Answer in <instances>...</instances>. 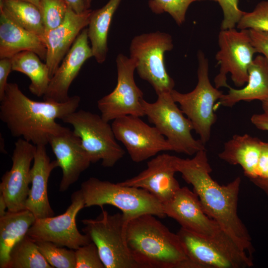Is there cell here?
I'll return each mask as SVG.
<instances>
[{"label": "cell", "mask_w": 268, "mask_h": 268, "mask_svg": "<svg viewBox=\"0 0 268 268\" xmlns=\"http://www.w3.org/2000/svg\"><path fill=\"white\" fill-rule=\"evenodd\" d=\"M125 237L140 268H198L188 258L177 234L155 215L145 214L130 220Z\"/></svg>", "instance_id": "obj_3"}, {"label": "cell", "mask_w": 268, "mask_h": 268, "mask_svg": "<svg viewBox=\"0 0 268 268\" xmlns=\"http://www.w3.org/2000/svg\"><path fill=\"white\" fill-rule=\"evenodd\" d=\"M36 150V145L22 138H18L14 143L11 168L2 175L0 183V193L6 201L7 211L26 209L30 189L31 164Z\"/></svg>", "instance_id": "obj_15"}, {"label": "cell", "mask_w": 268, "mask_h": 268, "mask_svg": "<svg viewBox=\"0 0 268 268\" xmlns=\"http://www.w3.org/2000/svg\"><path fill=\"white\" fill-rule=\"evenodd\" d=\"M83 207L84 199L79 190L72 194L71 203L64 213L36 219L27 235L35 240L49 241L75 250L92 242L87 234H82L78 231L76 224V216Z\"/></svg>", "instance_id": "obj_13"}, {"label": "cell", "mask_w": 268, "mask_h": 268, "mask_svg": "<svg viewBox=\"0 0 268 268\" xmlns=\"http://www.w3.org/2000/svg\"><path fill=\"white\" fill-rule=\"evenodd\" d=\"M173 163L177 172L192 185L206 214L251 256L254 252L251 237L237 212L241 178L238 177L226 185L215 181L210 176L212 169L205 149L192 158L174 156Z\"/></svg>", "instance_id": "obj_1"}, {"label": "cell", "mask_w": 268, "mask_h": 268, "mask_svg": "<svg viewBox=\"0 0 268 268\" xmlns=\"http://www.w3.org/2000/svg\"><path fill=\"white\" fill-rule=\"evenodd\" d=\"M92 10L77 13L69 5L63 22L57 27L45 31L44 40L47 48L45 63L51 78L68 53L81 31L88 26Z\"/></svg>", "instance_id": "obj_19"}, {"label": "cell", "mask_w": 268, "mask_h": 268, "mask_svg": "<svg viewBox=\"0 0 268 268\" xmlns=\"http://www.w3.org/2000/svg\"><path fill=\"white\" fill-rule=\"evenodd\" d=\"M23 51L36 53L45 61L47 48L44 39L18 25L0 12V59L12 58Z\"/></svg>", "instance_id": "obj_21"}, {"label": "cell", "mask_w": 268, "mask_h": 268, "mask_svg": "<svg viewBox=\"0 0 268 268\" xmlns=\"http://www.w3.org/2000/svg\"><path fill=\"white\" fill-rule=\"evenodd\" d=\"M2 0H0V1H1Z\"/></svg>", "instance_id": "obj_46"}, {"label": "cell", "mask_w": 268, "mask_h": 268, "mask_svg": "<svg viewBox=\"0 0 268 268\" xmlns=\"http://www.w3.org/2000/svg\"><path fill=\"white\" fill-rule=\"evenodd\" d=\"M218 100L219 105L232 107L241 101H268V61L262 55L256 56L248 69V80L241 89L229 87Z\"/></svg>", "instance_id": "obj_23"}, {"label": "cell", "mask_w": 268, "mask_h": 268, "mask_svg": "<svg viewBox=\"0 0 268 268\" xmlns=\"http://www.w3.org/2000/svg\"><path fill=\"white\" fill-rule=\"evenodd\" d=\"M68 4L65 0H41L40 10L45 31L60 25L66 16Z\"/></svg>", "instance_id": "obj_31"}, {"label": "cell", "mask_w": 268, "mask_h": 268, "mask_svg": "<svg viewBox=\"0 0 268 268\" xmlns=\"http://www.w3.org/2000/svg\"><path fill=\"white\" fill-rule=\"evenodd\" d=\"M268 195V187L267 188V189L264 191Z\"/></svg>", "instance_id": "obj_45"}, {"label": "cell", "mask_w": 268, "mask_h": 268, "mask_svg": "<svg viewBox=\"0 0 268 268\" xmlns=\"http://www.w3.org/2000/svg\"><path fill=\"white\" fill-rule=\"evenodd\" d=\"M75 268H105L96 245L91 242L75 250Z\"/></svg>", "instance_id": "obj_34"}, {"label": "cell", "mask_w": 268, "mask_h": 268, "mask_svg": "<svg viewBox=\"0 0 268 268\" xmlns=\"http://www.w3.org/2000/svg\"><path fill=\"white\" fill-rule=\"evenodd\" d=\"M173 158L168 154H159L148 161L146 168L138 175L119 183L144 189L163 204L181 187L175 177L177 171Z\"/></svg>", "instance_id": "obj_17"}, {"label": "cell", "mask_w": 268, "mask_h": 268, "mask_svg": "<svg viewBox=\"0 0 268 268\" xmlns=\"http://www.w3.org/2000/svg\"><path fill=\"white\" fill-rule=\"evenodd\" d=\"M92 0H84L85 8L86 9H89Z\"/></svg>", "instance_id": "obj_44"}, {"label": "cell", "mask_w": 268, "mask_h": 268, "mask_svg": "<svg viewBox=\"0 0 268 268\" xmlns=\"http://www.w3.org/2000/svg\"><path fill=\"white\" fill-rule=\"evenodd\" d=\"M111 126L116 138L124 145L134 162H142L161 151H173L159 131L140 117L123 116L114 120Z\"/></svg>", "instance_id": "obj_14"}, {"label": "cell", "mask_w": 268, "mask_h": 268, "mask_svg": "<svg viewBox=\"0 0 268 268\" xmlns=\"http://www.w3.org/2000/svg\"><path fill=\"white\" fill-rule=\"evenodd\" d=\"M30 171L31 187L25 203V208L30 211L36 219L54 216L48 197V183L52 171L58 167L56 160L51 161L46 145H36Z\"/></svg>", "instance_id": "obj_20"}, {"label": "cell", "mask_w": 268, "mask_h": 268, "mask_svg": "<svg viewBox=\"0 0 268 268\" xmlns=\"http://www.w3.org/2000/svg\"><path fill=\"white\" fill-rule=\"evenodd\" d=\"M68 5L76 13H80L86 10L84 0H65Z\"/></svg>", "instance_id": "obj_40"}, {"label": "cell", "mask_w": 268, "mask_h": 268, "mask_svg": "<svg viewBox=\"0 0 268 268\" xmlns=\"http://www.w3.org/2000/svg\"><path fill=\"white\" fill-rule=\"evenodd\" d=\"M48 144L62 171L59 191H66L78 180L91 162L80 138L68 128L65 127L59 134L50 136Z\"/></svg>", "instance_id": "obj_16"}, {"label": "cell", "mask_w": 268, "mask_h": 268, "mask_svg": "<svg viewBox=\"0 0 268 268\" xmlns=\"http://www.w3.org/2000/svg\"><path fill=\"white\" fill-rule=\"evenodd\" d=\"M173 48L171 36L160 31L137 35L131 42L130 57L135 62V70L157 95L174 89V81L168 74L164 60L165 53Z\"/></svg>", "instance_id": "obj_10"}, {"label": "cell", "mask_w": 268, "mask_h": 268, "mask_svg": "<svg viewBox=\"0 0 268 268\" xmlns=\"http://www.w3.org/2000/svg\"><path fill=\"white\" fill-rule=\"evenodd\" d=\"M85 207L113 205L122 212L127 223L145 214L165 217L163 204L147 191L90 177L81 184Z\"/></svg>", "instance_id": "obj_5"}, {"label": "cell", "mask_w": 268, "mask_h": 268, "mask_svg": "<svg viewBox=\"0 0 268 268\" xmlns=\"http://www.w3.org/2000/svg\"><path fill=\"white\" fill-rule=\"evenodd\" d=\"M12 70L21 72L30 80V92L37 97L46 93L51 80L50 71L47 64L35 53L23 51L12 58Z\"/></svg>", "instance_id": "obj_27"}, {"label": "cell", "mask_w": 268, "mask_h": 268, "mask_svg": "<svg viewBox=\"0 0 268 268\" xmlns=\"http://www.w3.org/2000/svg\"><path fill=\"white\" fill-rule=\"evenodd\" d=\"M157 96L153 103L143 99L142 109L144 115L166 138L173 151L193 155L205 149V144L193 136V125L177 106L171 92L162 93Z\"/></svg>", "instance_id": "obj_7"}, {"label": "cell", "mask_w": 268, "mask_h": 268, "mask_svg": "<svg viewBox=\"0 0 268 268\" xmlns=\"http://www.w3.org/2000/svg\"><path fill=\"white\" fill-rule=\"evenodd\" d=\"M116 62L117 84L111 93L98 101L97 107L100 115L108 122L125 115L140 117L144 116L141 105L143 93L136 85L134 78L135 61L119 54Z\"/></svg>", "instance_id": "obj_12"}, {"label": "cell", "mask_w": 268, "mask_h": 268, "mask_svg": "<svg viewBox=\"0 0 268 268\" xmlns=\"http://www.w3.org/2000/svg\"><path fill=\"white\" fill-rule=\"evenodd\" d=\"M262 108L264 112H268V101L262 102Z\"/></svg>", "instance_id": "obj_42"}, {"label": "cell", "mask_w": 268, "mask_h": 268, "mask_svg": "<svg viewBox=\"0 0 268 268\" xmlns=\"http://www.w3.org/2000/svg\"><path fill=\"white\" fill-rule=\"evenodd\" d=\"M23 0L32 3L39 7L41 0Z\"/></svg>", "instance_id": "obj_43"}, {"label": "cell", "mask_w": 268, "mask_h": 268, "mask_svg": "<svg viewBox=\"0 0 268 268\" xmlns=\"http://www.w3.org/2000/svg\"><path fill=\"white\" fill-rule=\"evenodd\" d=\"M122 0H109L100 8L92 10L87 31L93 57L99 64L103 63L108 51L107 39L113 16Z\"/></svg>", "instance_id": "obj_26"}, {"label": "cell", "mask_w": 268, "mask_h": 268, "mask_svg": "<svg viewBox=\"0 0 268 268\" xmlns=\"http://www.w3.org/2000/svg\"><path fill=\"white\" fill-rule=\"evenodd\" d=\"M257 177L251 181L265 191L268 187V142L263 143L257 168Z\"/></svg>", "instance_id": "obj_36"}, {"label": "cell", "mask_w": 268, "mask_h": 268, "mask_svg": "<svg viewBox=\"0 0 268 268\" xmlns=\"http://www.w3.org/2000/svg\"><path fill=\"white\" fill-rule=\"evenodd\" d=\"M61 120L72 126L91 163L101 160L103 167H112L123 157L125 151L117 142L112 126L101 115L79 110Z\"/></svg>", "instance_id": "obj_8"}, {"label": "cell", "mask_w": 268, "mask_h": 268, "mask_svg": "<svg viewBox=\"0 0 268 268\" xmlns=\"http://www.w3.org/2000/svg\"><path fill=\"white\" fill-rule=\"evenodd\" d=\"M7 268H53L39 250L35 240L26 235L9 254Z\"/></svg>", "instance_id": "obj_29"}, {"label": "cell", "mask_w": 268, "mask_h": 268, "mask_svg": "<svg viewBox=\"0 0 268 268\" xmlns=\"http://www.w3.org/2000/svg\"><path fill=\"white\" fill-rule=\"evenodd\" d=\"M204 0H150L149 7L156 14L167 12L179 26L185 21L190 5L195 1Z\"/></svg>", "instance_id": "obj_32"}, {"label": "cell", "mask_w": 268, "mask_h": 268, "mask_svg": "<svg viewBox=\"0 0 268 268\" xmlns=\"http://www.w3.org/2000/svg\"><path fill=\"white\" fill-rule=\"evenodd\" d=\"M35 241L39 250L53 268H75L74 250L67 249L49 241Z\"/></svg>", "instance_id": "obj_30"}, {"label": "cell", "mask_w": 268, "mask_h": 268, "mask_svg": "<svg viewBox=\"0 0 268 268\" xmlns=\"http://www.w3.org/2000/svg\"><path fill=\"white\" fill-rule=\"evenodd\" d=\"M88 40L86 27L78 35L51 78L47 90L43 96L44 100L63 102L69 98L68 92L71 83L86 61L93 57Z\"/></svg>", "instance_id": "obj_18"}, {"label": "cell", "mask_w": 268, "mask_h": 268, "mask_svg": "<svg viewBox=\"0 0 268 268\" xmlns=\"http://www.w3.org/2000/svg\"><path fill=\"white\" fill-rule=\"evenodd\" d=\"M0 12L18 25L44 39L45 29L40 10L36 5L23 0H2Z\"/></svg>", "instance_id": "obj_28"}, {"label": "cell", "mask_w": 268, "mask_h": 268, "mask_svg": "<svg viewBox=\"0 0 268 268\" xmlns=\"http://www.w3.org/2000/svg\"><path fill=\"white\" fill-rule=\"evenodd\" d=\"M219 50L215 56L220 65L219 72L214 78L215 87L229 88L227 75L237 87H241L248 80V69L257 51L250 37L249 29L235 28L221 30L218 38Z\"/></svg>", "instance_id": "obj_11"}, {"label": "cell", "mask_w": 268, "mask_h": 268, "mask_svg": "<svg viewBox=\"0 0 268 268\" xmlns=\"http://www.w3.org/2000/svg\"><path fill=\"white\" fill-rule=\"evenodd\" d=\"M236 26L240 30L253 29L268 32V0L259 2L251 12H244Z\"/></svg>", "instance_id": "obj_33"}, {"label": "cell", "mask_w": 268, "mask_h": 268, "mask_svg": "<svg viewBox=\"0 0 268 268\" xmlns=\"http://www.w3.org/2000/svg\"><path fill=\"white\" fill-rule=\"evenodd\" d=\"M249 32L257 53L262 54L268 61V32L253 29H249Z\"/></svg>", "instance_id": "obj_37"}, {"label": "cell", "mask_w": 268, "mask_h": 268, "mask_svg": "<svg viewBox=\"0 0 268 268\" xmlns=\"http://www.w3.org/2000/svg\"><path fill=\"white\" fill-rule=\"evenodd\" d=\"M263 141L248 134H235L225 142L219 157L232 165H239L251 180L255 179Z\"/></svg>", "instance_id": "obj_24"}, {"label": "cell", "mask_w": 268, "mask_h": 268, "mask_svg": "<svg viewBox=\"0 0 268 268\" xmlns=\"http://www.w3.org/2000/svg\"><path fill=\"white\" fill-rule=\"evenodd\" d=\"M198 83L195 89L186 93L173 89L171 94L191 121L201 141L205 144L210 139L212 127L217 119L214 111L215 103L223 93L211 83L208 60L201 51L198 52Z\"/></svg>", "instance_id": "obj_6"}, {"label": "cell", "mask_w": 268, "mask_h": 268, "mask_svg": "<svg viewBox=\"0 0 268 268\" xmlns=\"http://www.w3.org/2000/svg\"><path fill=\"white\" fill-rule=\"evenodd\" d=\"M79 96L66 101H37L26 96L15 83H8L0 99V119L11 135L35 145L48 144L50 136L60 133L65 127L57 123L77 110Z\"/></svg>", "instance_id": "obj_2"}, {"label": "cell", "mask_w": 268, "mask_h": 268, "mask_svg": "<svg viewBox=\"0 0 268 268\" xmlns=\"http://www.w3.org/2000/svg\"><path fill=\"white\" fill-rule=\"evenodd\" d=\"M12 70L11 58H4L0 60V99L4 93L8 83L7 80L9 74Z\"/></svg>", "instance_id": "obj_38"}, {"label": "cell", "mask_w": 268, "mask_h": 268, "mask_svg": "<svg viewBox=\"0 0 268 268\" xmlns=\"http://www.w3.org/2000/svg\"><path fill=\"white\" fill-rule=\"evenodd\" d=\"M36 218L29 210L7 211L0 217V268H7L12 247L27 235Z\"/></svg>", "instance_id": "obj_25"}, {"label": "cell", "mask_w": 268, "mask_h": 268, "mask_svg": "<svg viewBox=\"0 0 268 268\" xmlns=\"http://www.w3.org/2000/svg\"><path fill=\"white\" fill-rule=\"evenodd\" d=\"M177 234L188 258L198 268H238L227 255L207 240L182 227Z\"/></svg>", "instance_id": "obj_22"}, {"label": "cell", "mask_w": 268, "mask_h": 268, "mask_svg": "<svg viewBox=\"0 0 268 268\" xmlns=\"http://www.w3.org/2000/svg\"><path fill=\"white\" fill-rule=\"evenodd\" d=\"M217 2L223 12L221 30L234 28L244 12L239 8V0H210Z\"/></svg>", "instance_id": "obj_35"}, {"label": "cell", "mask_w": 268, "mask_h": 268, "mask_svg": "<svg viewBox=\"0 0 268 268\" xmlns=\"http://www.w3.org/2000/svg\"><path fill=\"white\" fill-rule=\"evenodd\" d=\"M251 121L257 129L268 131V112L253 115Z\"/></svg>", "instance_id": "obj_39"}, {"label": "cell", "mask_w": 268, "mask_h": 268, "mask_svg": "<svg viewBox=\"0 0 268 268\" xmlns=\"http://www.w3.org/2000/svg\"><path fill=\"white\" fill-rule=\"evenodd\" d=\"M7 205L3 195L0 193V217L4 215L7 210Z\"/></svg>", "instance_id": "obj_41"}, {"label": "cell", "mask_w": 268, "mask_h": 268, "mask_svg": "<svg viewBox=\"0 0 268 268\" xmlns=\"http://www.w3.org/2000/svg\"><path fill=\"white\" fill-rule=\"evenodd\" d=\"M81 221L82 231L96 245L105 268H140L128 247L122 213L111 214L103 209L97 218Z\"/></svg>", "instance_id": "obj_9"}, {"label": "cell", "mask_w": 268, "mask_h": 268, "mask_svg": "<svg viewBox=\"0 0 268 268\" xmlns=\"http://www.w3.org/2000/svg\"><path fill=\"white\" fill-rule=\"evenodd\" d=\"M166 216L181 227L212 243L227 255L238 268L253 266L251 257L242 250L219 224L204 211L197 195L186 187H180L163 204Z\"/></svg>", "instance_id": "obj_4"}]
</instances>
